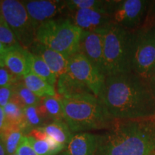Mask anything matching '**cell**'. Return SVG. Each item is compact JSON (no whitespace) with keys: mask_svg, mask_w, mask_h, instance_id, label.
<instances>
[{"mask_svg":"<svg viewBox=\"0 0 155 155\" xmlns=\"http://www.w3.org/2000/svg\"><path fill=\"white\" fill-rule=\"evenodd\" d=\"M98 98L114 119L155 116V96L150 83L134 71L106 76Z\"/></svg>","mask_w":155,"mask_h":155,"instance_id":"6da1fadb","label":"cell"},{"mask_svg":"<svg viewBox=\"0 0 155 155\" xmlns=\"http://www.w3.org/2000/svg\"><path fill=\"white\" fill-rule=\"evenodd\" d=\"M106 129L96 155H155V116L114 119Z\"/></svg>","mask_w":155,"mask_h":155,"instance_id":"7a4b0ae2","label":"cell"},{"mask_svg":"<svg viewBox=\"0 0 155 155\" xmlns=\"http://www.w3.org/2000/svg\"><path fill=\"white\" fill-rule=\"evenodd\" d=\"M65 121L72 133L108 129L113 122L99 98L92 94L62 97Z\"/></svg>","mask_w":155,"mask_h":155,"instance_id":"3957f363","label":"cell"},{"mask_svg":"<svg viewBox=\"0 0 155 155\" xmlns=\"http://www.w3.org/2000/svg\"><path fill=\"white\" fill-rule=\"evenodd\" d=\"M134 30L112 23L104 31V73L105 76L133 71Z\"/></svg>","mask_w":155,"mask_h":155,"instance_id":"277c9868","label":"cell"},{"mask_svg":"<svg viewBox=\"0 0 155 155\" xmlns=\"http://www.w3.org/2000/svg\"><path fill=\"white\" fill-rule=\"evenodd\" d=\"M82 32L71 19H52L38 27L35 41L70 58L78 53Z\"/></svg>","mask_w":155,"mask_h":155,"instance_id":"5b68a950","label":"cell"},{"mask_svg":"<svg viewBox=\"0 0 155 155\" xmlns=\"http://www.w3.org/2000/svg\"><path fill=\"white\" fill-rule=\"evenodd\" d=\"M2 17L15 34L19 45L28 50L35 41L37 28L31 20L22 2L0 1Z\"/></svg>","mask_w":155,"mask_h":155,"instance_id":"8992f818","label":"cell"},{"mask_svg":"<svg viewBox=\"0 0 155 155\" xmlns=\"http://www.w3.org/2000/svg\"><path fill=\"white\" fill-rule=\"evenodd\" d=\"M155 68V24L134 30L133 71L147 81Z\"/></svg>","mask_w":155,"mask_h":155,"instance_id":"52a82bcc","label":"cell"},{"mask_svg":"<svg viewBox=\"0 0 155 155\" xmlns=\"http://www.w3.org/2000/svg\"><path fill=\"white\" fill-rule=\"evenodd\" d=\"M68 73L99 97L106 76L88 58L79 53L70 57Z\"/></svg>","mask_w":155,"mask_h":155,"instance_id":"ba28073f","label":"cell"},{"mask_svg":"<svg viewBox=\"0 0 155 155\" xmlns=\"http://www.w3.org/2000/svg\"><path fill=\"white\" fill-rule=\"evenodd\" d=\"M149 3L145 0L118 1L111 15L112 22L127 30H137L146 15Z\"/></svg>","mask_w":155,"mask_h":155,"instance_id":"9c48e42d","label":"cell"},{"mask_svg":"<svg viewBox=\"0 0 155 155\" xmlns=\"http://www.w3.org/2000/svg\"><path fill=\"white\" fill-rule=\"evenodd\" d=\"M104 31H83L78 53L85 56L104 73Z\"/></svg>","mask_w":155,"mask_h":155,"instance_id":"30bf717a","label":"cell"},{"mask_svg":"<svg viewBox=\"0 0 155 155\" xmlns=\"http://www.w3.org/2000/svg\"><path fill=\"white\" fill-rule=\"evenodd\" d=\"M31 20L38 29L40 25L53 19L66 7L65 1L32 0L22 1Z\"/></svg>","mask_w":155,"mask_h":155,"instance_id":"8fae6325","label":"cell"},{"mask_svg":"<svg viewBox=\"0 0 155 155\" xmlns=\"http://www.w3.org/2000/svg\"><path fill=\"white\" fill-rule=\"evenodd\" d=\"M71 20L81 30L86 32L106 30L113 23L111 15L94 9L73 11Z\"/></svg>","mask_w":155,"mask_h":155,"instance_id":"7c38bea8","label":"cell"},{"mask_svg":"<svg viewBox=\"0 0 155 155\" xmlns=\"http://www.w3.org/2000/svg\"><path fill=\"white\" fill-rule=\"evenodd\" d=\"M31 53L40 56L53 71L57 78L65 74L68 70L70 58L59 52L50 49L43 45L35 41L30 47Z\"/></svg>","mask_w":155,"mask_h":155,"instance_id":"4fadbf2b","label":"cell"},{"mask_svg":"<svg viewBox=\"0 0 155 155\" xmlns=\"http://www.w3.org/2000/svg\"><path fill=\"white\" fill-rule=\"evenodd\" d=\"M98 135L88 132L75 134L67 145L68 155H96Z\"/></svg>","mask_w":155,"mask_h":155,"instance_id":"5bb4252c","label":"cell"},{"mask_svg":"<svg viewBox=\"0 0 155 155\" xmlns=\"http://www.w3.org/2000/svg\"><path fill=\"white\" fill-rule=\"evenodd\" d=\"M4 65L10 72L19 78H23L30 73L25 49L20 45L9 48L3 58Z\"/></svg>","mask_w":155,"mask_h":155,"instance_id":"9a60e30c","label":"cell"},{"mask_svg":"<svg viewBox=\"0 0 155 155\" xmlns=\"http://www.w3.org/2000/svg\"><path fill=\"white\" fill-rule=\"evenodd\" d=\"M25 114V133L30 132L32 129L42 127L48 124L51 121L41 103L35 106H30L24 108ZM28 133V134H29Z\"/></svg>","mask_w":155,"mask_h":155,"instance_id":"2e32d148","label":"cell"},{"mask_svg":"<svg viewBox=\"0 0 155 155\" xmlns=\"http://www.w3.org/2000/svg\"><path fill=\"white\" fill-rule=\"evenodd\" d=\"M25 55L28 62L30 72L47 81L51 86H55L58 78L50 69L45 62L40 56L35 55L28 50H25Z\"/></svg>","mask_w":155,"mask_h":155,"instance_id":"e0dca14e","label":"cell"},{"mask_svg":"<svg viewBox=\"0 0 155 155\" xmlns=\"http://www.w3.org/2000/svg\"><path fill=\"white\" fill-rule=\"evenodd\" d=\"M57 90L58 95L61 98L65 96L92 94L85 85L75 80L68 72L58 78Z\"/></svg>","mask_w":155,"mask_h":155,"instance_id":"ac0fdd59","label":"cell"},{"mask_svg":"<svg viewBox=\"0 0 155 155\" xmlns=\"http://www.w3.org/2000/svg\"><path fill=\"white\" fill-rule=\"evenodd\" d=\"M118 1H101V0H68L65 1L67 8L71 11L78 9H94L112 15Z\"/></svg>","mask_w":155,"mask_h":155,"instance_id":"d6986e66","label":"cell"},{"mask_svg":"<svg viewBox=\"0 0 155 155\" xmlns=\"http://www.w3.org/2000/svg\"><path fill=\"white\" fill-rule=\"evenodd\" d=\"M24 137V132L19 125L7 123L0 139L5 145L7 155L17 152L19 143Z\"/></svg>","mask_w":155,"mask_h":155,"instance_id":"ffe728a7","label":"cell"},{"mask_svg":"<svg viewBox=\"0 0 155 155\" xmlns=\"http://www.w3.org/2000/svg\"><path fill=\"white\" fill-rule=\"evenodd\" d=\"M39 128L48 137L65 146L69 144L73 137L72 131L64 121H52L45 127Z\"/></svg>","mask_w":155,"mask_h":155,"instance_id":"44dd1931","label":"cell"},{"mask_svg":"<svg viewBox=\"0 0 155 155\" xmlns=\"http://www.w3.org/2000/svg\"><path fill=\"white\" fill-rule=\"evenodd\" d=\"M25 85L39 98L55 96V86H51L47 81L37 76L32 73H28L22 78Z\"/></svg>","mask_w":155,"mask_h":155,"instance_id":"7402d4cb","label":"cell"},{"mask_svg":"<svg viewBox=\"0 0 155 155\" xmlns=\"http://www.w3.org/2000/svg\"><path fill=\"white\" fill-rule=\"evenodd\" d=\"M13 96L12 98L16 101L23 108L30 106L38 105L41 101V98L33 94L24 82L20 80L12 86Z\"/></svg>","mask_w":155,"mask_h":155,"instance_id":"603a6c76","label":"cell"},{"mask_svg":"<svg viewBox=\"0 0 155 155\" xmlns=\"http://www.w3.org/2000/svg\"><path fill=\"white\" fill-rule=\"evenodd\" d=\"M41 104L52 121H64L62 98L59 95L41 98Z\"/></svg>","mask_w":155,"mask_h":155,"instance_id":"cb8c5ba5","label":"cell"},{"mask_svg":"<svg viewBox=\"0 0 155 155\" xmlns=\"http://www.w3.org/2000/svg\"><path fill=\"white\" fill-rule=\"evenodd\" d=\"M3 108L6 116L7 123L19 125L25 134V122L24 108L13 98H11L10 101Z\"/></svg>","mask_w":155,"mask_h":155,"instance_id":"d4e9b609","label":"cell"},{"mask_svg":"<svg viewBox=\"0 0 155 155\" xmlns=\"http://www.w3.org/2000/svg\"><path fill=\"white\" fill-rule=\"evenodd\" d=\"M0 42L9 48L19 45L15 34L5 22L2 17L0 23Z\"/></svg>","mask_w":155,"mask_h":155,"instance_id":"484cf974","label":"cell"},{"mask_svg":"<svg viewBox=\"0 0 155 155\" xmlns=\"http://www.w3.org/2000/svg\"><path fill=\"white\" fill-rule=\"evenodd\" d=\"M28 139L35 152L38 155H53L50 145L46 139H36L32 137H28Z\"/></svg>","mask_w":155,"mask_h":155,"instance_id":"4316f807","label":"cell"},{"mask_svg":"<svg viewBox=\"0 0 155 155\" xmlns=\"http://www.w3.org/2000/svg\"><path fill=\"white\" fill-rule=\"evenodd\" d=\"M21 78L12 74L5 66L0 68V87H12Z\"/></svg>","mask_w":155,"mask_h":155,"instance_id":"83f0119b","label":"cell"},{"mask_svg":"<svg viewBox=\"0 0 155 155\" xmlns=\"http://www.w3.org/2000/svg\"><path fill=\"white\" fill-rule=\"evenodd\" d=\"M16 153L18 155H38L30 145L27 136L22 137Z\"/></svg>","mask_w":155,"mask_h":155,"instance_id":"f1b7e54d","label":"cell"},{"mask_svg":"<svg viewBox=\"0 0 155 155\" xmlns=\"http://www.w3.org/2000/svg\"><path fill=\"white\" fill-rule=\"evenodd\" d=\"M13 96L12 87H0V106L4 108Z\"/></svg>","mask_w":155,"mask_h":155,"instance_id":"f546056e","label":"cell"},{"mask_svg":"<svg viewBox=\"0 0 155 155\" xmlns=\"http://www.w3.org/2000/svg\"><path fill=\"white\" fill-rule=\"evenodd\" d=\"M6 125H7V119H6L4 108L0 106V136L2 134Z\"/></svg>","mask_w":155,"mask_h":155,"instance_id":"4dcf8cb0","label":"cell"},{"mask_svg":"<svg viewBox=\"0 0 155 155\" xmlns=\"http://www.w3.org/2000/svg\"><path fill=\"white\" fill-rule=\"evenodd\" d=\"M9 48H7V46H5V45H3L2 42H0V58L3 61V58L6 55V53L8 51Z\"/></svg>","mask_w":155,"mask_h":155,"instance_id":"1f68e13d","label":"cell"},{"mask_svg":"<svg viewBox=\"0 0 155 155\" xmlns=\"http://www.w3.org/2000/svg\"><path fill=\"white\" fill-rule=\"evenodd\" d=\"M149 83H150V86L152 88V91L154 94V92L155 91V68L154 72H153L152 76H151L150 81H149Z\"/></svg>","mask_w":155,"mask_h":155,"instance_id":"d6a6232c","label":"cell"},{"mask_svg":"<svg viewBox=\"0 0 155 155\" xmlns=\"http://www.w3.org/2000/svg\"><path fill=\"white\" fill-rule=\"evenodd\" d=\"M0 155H7L5 145H4V143L1 140V139H0Z\"/></svg>","mask_w":155,"mask_h":155,"instance_id":"836d02e7","label":"cell"},{"mask_svg":"<svg viewBox=\"0 0 155 155\" xmlns=\"http://www.w3.org/2000/svg\"><path fill=\"white\" fill-rule=\"evenodd\" d=\"M2 66H5V65H4L3 61H2V60L1 59V58H0V68H1V67H2Z\"/></svg>","mask_w":155,"mask_h":155,"instance_id":"e575fe53","label":"cell"},{"mask_svg":"<svg viewBox=\"0 0 155 155\" xmlns=\"http://www.w3.org/2000/svg\"><path fill=\"white\" fill-rule=\"evenodd\" d=\"M2 18V12H1V5H0V19Z\"/></svg>","mask_w":155,"mask_h":155,"instance_id":"d590c367","label":"cell"},{"mask_svg":"<svg viewBox=\"0 0 155 155\" xmlns=\"http://www.w3.org/2000/svg\"><path fill=\"white\" fill-rule=\"evenodd\" d=\"M62 155H68V154H67V153L65 152L64 153H63V154H62Z\"/></svg>","mask_w":155,"mask_h":155,"instance_id":"8d00e7d4","label":"cell"},{"mask_svg":"<svg viewBox=\"0 0 155 155\" xmlns=\"http://www.w3.org/2000/svg\"><path fill=\"white\" fill-rule=\"evenodd\" d=\"M12 155H18L17 154V153H15V154H12Z\"/></svg>","mask_w":155,"mask_h":155,"instance_id":"74e56055","label":"cell"},{"mask_svg":"<svg viewBox=\"0 0 155 155\" xmlns=\"http://www.w3.org/2000/svg\"><path fill=\"white\" fill-rule=\"evenodd\" d=\"M1 21H2V18L0 19V23H1Z\"/></svg>","mask_w":155,"mask_h":155,"instance_id":"f35d334b","label":"cell"},{"mask_svg":"<svg viewBox=\"0 0 155 155\" xmlns=\"http://www.w3.org/2000/svg\"><path fill=\"white\" fill-rule=\"evenodd\" d=\"M154 96H155V91L154 92Z\"/></svg>","mask_w":155,"mask_h":155,"instance_id":"ab89813d","label":"cell"}]
</instances>
